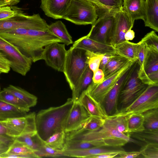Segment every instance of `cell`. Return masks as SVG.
<instances>
[{
  "mask_svg": "<svg viewBox=\"0 0 158 158\" xmlns=\"http://www.w3.org/2000/svg\"><path fill=\"white\" fill-rule=\"evenodd\" d=\"M0 36L34 63L43 60V53L47 46L56 42L62 43L48 30L19 28L1 31Z\"/></svg>",
  "mask_w": 158,
  "mask_h": 158,
  "instance_id": "cell-1",
  "label": "cell"
},
{
  "mask_svg": "<svg viewBox=\"0 0 158 158\" xmlns=\"http://www.w3.org/2000/svg\"><path fill=\"white\" fill-rule=\"evenodd\" d=\"M73 102L72 98H69L61 105L41 110L36 114L37 132L43 141L56 132L64 131Z\"/></svg>",
  "mask_w": 158,
  "mask_h": 158,
  "instance_id": "cell-2",
  "label": "cell"
},
{
  "mask_svg": "<svg viewBox=\"0 0 158 158\" xmlns=\"http://www.w3.org/2000/svg\"><path fill=\"white\" fill-rule=\"evenodd\" d=\"M84 140L93 142L96 147L118 148L129 142L139 144V142L129 135L121 133L109 124L105 123L99 129L92 131L66 133V140Z\"/></svg>",
  "mask_w": 158,
  "mask_h": 158,
  "instance_id": "cell-3",
  "label": "cell"
},
{
  "mask_svg": "<svg viewBox=\"0 0 158 158\" xmlns=\"http://www.w3.org/2000/svg\"><path fill=\"white\" fill-rule=\"evenodd\" d=\"M139 69L137 60L131 66L121 89L118 102V112L131 105L148 86L139 78Z\"/></svg>",
  "mask_w": 158,
  "mask_h": 158,
  "instance_id": "cell-4",
  "label": "cell"
},
{
  "mask_svg": "<svg viewBox=\"0 0 158 158\" xmlns=\"http://www.w3.org/2000/svg\"><path fill=\"white\" fill-rule=\"evenodd\" d=\"M85 52L73 46L67 50L63 73L72 91L89 66L86 62Z\"/></svg>",
  "mask_w": 158,
  "mask_h": 158,
  "instance_id": "cell-5",
  "label": "cell"
},
{
  "mask_svg": "<svg viewBox=\"0 0 158 158\" xmlns=\"http://www.w3.org/2000/svg\"><path fill=\"white\" fill-rule=\"evenodd\" d=\"M48 25L39 14L26 15L17 8L14 16L0 20V32L19 28L47 31Z\"/></svg>",
  "mask_w": 158,
  "mask_h": 158,
  "instance_id": "cell-6",
  "label": "cell"
},
{
  "mask_svg": "<svg viewBox=\"0 0 158 158\" xmlns=\"http://www.w3.org/2000/svg\"><path fill=\"white\" fill-rule=\"evenodd\" d=\"M98 17L97 9L86 0H72L62 19L78 25L93 24Z\"/></svg>",
  "mask_w": 158,
  "mask_h": 158,
  "instance_id": "cell-7",
  "label": "cell"
},
{
  "mask_svg": "<svg viewBox=\"0 0 158 158\" xmlns=\"http://www.w3.org/2000/svg\"><path fill=\"white\" fill-rule=\"evenodd\" d=\"M0 52L9 61L10 68L23 76L30 70L32 60L22 54L17 48L0 36Z\"/></svg>",
  "mask_w": 158,
  "mask_h": 158,
  "instance_id": "cell-8",
  "label": "cell"
},
{
  "mask_svg": "<svg viewBox=\"0 0 158 158\" xmlns=\"http://www.w3.org/2000/svg\"><path fill=\"white\" fill-rule=\"evenodd\" d=\"M156 108H158V85H150L131 105L117 114H142Z\"/></svg>",
  "mask_w": 158,
  "mask_h": 158,
  "instance_id": "cell-9",
  "label": "cell"
},
{
  "mask_svg": "<svg viewBox=\"0 0 158 158\" xmlns=\"http://www.w3.org/2000/svg\"><path fill=\"white\" fill-rule=\"evenodd\" d=\"M36 114L32 112L0 121L6 128L9 137L15 138L24 135L37 132Z\"/></svg>",
  "mask_w": 158,
  "mask_h": 158,
  "instance_id": "cell-10",
  "label": "cell"
},
{
  "mask_svg": "<svg viewBox=\"0 0 158 158\" xmlns=\"http://www.w3.org/2000/svg\"><path fill=\"white\" fill-rule=\"evenodd\" d=\"M115 11L109 10L98 16L87 34L89 38L110 44L109 38L114 22Z\"/></svg>",
  "mask_w": 158,
  "mask_h": 158,
  "instance_id": "cell-11",
  "label": "cell"
},
{
  "mask_svg": "<svg viewBox=\"0 0 158 158\" xmlns=\"http://www.w3.org/2000/svg\"><path fill=\"white\" fill-rule=\"evenodd\" d=\"M133 62H130L120 70L101 83L96 84L92 82L86 91L91 97L102 106L107 94L122 75L130 68Z\"/></svg>",
  "mask_w": 158,
  "mask_h": 158,
  "instance_id": "cell-12",
  "label": "cell"
},
{
  "mask_svg": "<svg viewBox=\"0 0 158 158\" xmlns=\"http://www.w3.org/2000/svg\"><path fill=\"white\" fill-rule=\"evenodd\" d=\"M63 43L56 42L50 44L44 49L43 60L47 65L54 69L63 72L67 50Z\"/></svg>",
  "mask_w": 158,
  "mask_h": 158,
  "instance_id": "cell-13",
  "label": "cell"
},
{
  "mask_svg": "<svg viewBox=\"0 0 158 158\" xmlns=\"http://www.w3.org/2000/svg\"><path fill=\"white\" fill-rule=\"evenodd\" d=\"M114 16V22L109 38V44L114 47L126 40L125 34L132 28L134 24L122 8L115 11Z\"/></svg>",
  "mask_w": 158,
  "mask_h": 158,
  "instance_id": "cell-14",
  "label": "cell"
},
{
  "mask_svg": "<svg viewBox=\"0 0 158 158\" xmlns=\"http://www.w3.org/2000/svg\"><path fill=\"white\" fill-rule=\"evenodd\" d=\"M90 116L78 100L74 102L66 120L64 132L67 133L76 130Z\"/></svg>",
  "mask_w": 158,
  "mask_h": 158,
  "instance_id": "cell-15",
  "label": "cell"
},
{
  "mask_svg": "<svg viewBox=\"0 0 158 158\" xmlns=\"http://www.w3.org/2000/svg\"><path fill=\"white\" fill-rule=\"evenodd\" d=\"M72 0H41L40 7L47 16L54 19H63Z\"/></svg>",
  "mask_w": 158,
  "mask_h": 158,
  "instance_id": "cell-16",
  "label": "cell"
},
{
  "mask_svg": "<svg viewBox=\"0 0 158 158\" xmlns=\"http://www.w3.org/2000/svg\"><path fill=\"white\" fill-rule=\"evenodd\" d=\"M130 68L120 77L104 100L102 106L108 116L115 115L118 112V96L122 86L128 75Z\"/></svg>",
  "mask_w": 158,
  "mask_h": 158,
  "instance_id": "cell-17",
  "label": "cell"
},
{
  "mask_svg": "<svg viewBox=\"0 0 158 158\" xmlns=\"http://www.w3.org/2000/svg\"><path fill=\"white\" fill-rule=\"evenodd\" d=\"M73 46L85 51L103 54L116 53L111 45L103 44L89 38L88 35L75 41Z\"/></svg>",
  "mask_w": 158,
  "mask_h": 158,
  "instance_id": "cell-18",
  "label": "cell"
},
{
  "mask_svg": "<svg viewBox=\"0 0 158 158\" xmlns=\"http://www.w3.org/2000/svg\"><path fill=\"white\" fill-rule=\"evenodd\" d=\"M90 116L105 119L108 116L103 106L91 97L85 90L77 100Z\"/></svg>",
  "mask_w": 158,
  "mask_h": 158,
  "instance_id": "cell-19",
  "label": "cell"
},
{
  "mask_svg": "<svg viewBox=\"0 0 158 158\" xmlns=\"http://www.w3.org/2000/svg\"><path fill=\"white\" fill-rule=\"evenodd\" d=\"M122 9L126 13L132 22L142 19L145 17V0H123Z\"/></svg>",
  "mask_w": 158,
  "mask_h": 158,
  "instance_id": "cell-20",
  "label": "cell"
},
{
  "mask_svg": "<svg viewBox=\"0 0 158 158\" xmlns=\"http://www.w3.org/2000/svg\"><path fill=\"white\" fill-rule=\"evenodd\" d=\"M145 26L158 32V0H145Z\"/></svg>",
  "mask_w": 158,
  "mask_h": 158,
  "instance_id": "cell-21",
  "label": "cell"
},
{
  "mask_svg": "<svg viewBox=\"0 0 158 158\" xmlns=\"http://www.w3.org/2000/svg\"><path fill=\"white\" fill-rule=\"evenodd\" d=\"M157 71H158V52L148 50L143 67L142 69H139L138 77L144 83L148 75Z\"/></svg>",
  "mask_w": 158,
  "mask_h": 158,
  "instance_id": "cell-22",
  "label": "cell"
},
{
  "mask_svg": "<svg viewBox=\"0 0 158 158\" xmlns=\"http://www.w3.org/2000/svg\"><path fill=\"white\" fill-rule=\"evenodd\" d=\"M103 147H94L82 150H69L63 151L64 156L78 158H91L93 156L107 152L120 151L123 149H110Z\"/></svg>",
  "mask_w": 158,
  "mask_h": 158,
  "instance_id": "cell-23",
  "label": "cell"
},
{
  "mask_svg": "<svg viewBox=\"0 0 158 158\" xmlns=\"http://www.w3.org/2000/svg\"><path fill=\"white\" fill-rule=\"evenodd\" d=\"M3 89L13 94L30 108L34 106L37 104V98L20 87L10 85Z\"/></svg>",
  "mask_w": 158,
  "mask_h": 158,
  "instance_id": "cell-24",
  "label": "cell"
},
{
  "mask_svg": "<svg viewBox=\"0 0 158 158\" xmlns=\"http://www.w3.org/2000/svg\"><path fill=\"white\" fill-rule=\"evenodd\" d=\"M48 31L60 40L65 45L73 44L72 37L61 21H57L49 25Z\"/></svg>",
  "mask_w": 158,
  "mask_h": 158,
  "instance_id": "cell-25",
  "label": "cell"
},
{
  "mask_svg": "<svg viewBox=\"0 0 158 158\" xmlns=\"http://www.w3.org/2000/svg\"><path fill=\"white\" fill-rule=\"evenodd\" d=\"M138 43L125 40L115 45L114 47L116 53L130 61L134 62L137 60V52Z\"/></svg>",
  "mask_w": 158,
  "mask_h": 158,
  "instance_id": "cell-26",
  "label": "cell"
},
{
  "mask_svg": "<svg viewBox=\"0 0 158 158\" xmlns=\"http://www.w3.org/2000/svg\"><path fill=\"white\" fill-rule=\"evenodd\" d=\"M130 61L127 58L116 53L105 66L103 71L104 80L116 73Z\"/></svg>",
  "mask_w": 158,
  "mask_h": 158,
  "instance_id": "cell-27",
  "label": "cell"
},
{
  "mask_svg": "<svg viewBox=\"0 0 158 158\" xmlns=\"http://www.w3.org/2000/svg\"><path fill=\"white\" fill-rule=\"evenodd\" d=\"M93 75V72L88 66L75 88L72 90V98L73 102L77 101L82 93L86 90L92 83Z\"/></svg>",
  "mask_w": 158,
  "mask_h": 158,
  "instance_id": "cell-28",
  "label": "cell"
},
{
  "mask_svg": "<svg viewBox=\"0 0 158 158\" xmlns=\"http://www.w3.org/2000/svg\"><path fill=\"white\" fill-rule=\"evenodd\" d=\"M14 139L25 144L34 152L38 151L44 144L37 132L24 135Z\"/></svg>",
  "mask_w": 158,
  "mask_h": 158,
  "instance_id": "cell-29",
  "label": "cell"
},
{
  "mask_svg": "<svg viewBox=\"0 0 158 158\" xmlns=\"http://www.w3.org/2000/svg\"><path fill=\"white\" fill-rule=\"evenodd\" d=\"M128 117V115L117 114L108 116L105 121L119 132L130 136L127 129Z\"/></svg>",
  "mask_w": 158,
  "mask_h": 158,
  "instance_id": "cell-30",
  "label": "cell"
},
{
  "mask_svg": "<svg viewBox=\"0 0 158 158\" xmlns=\"http://www.w3.org/2000/svg\"><path fill=\"white\" fill-rule=\"evenodd\" d=\"M27 113L0 99V121L23 116Z\"/></svg>",
  "mask_w": 158,
  "mask_h": 158,
  "instance_id": "cell-31",
  "label": "cell"
},
{
  "mask_svg": "<svg viewBox=\"0 0 158 158\" xmlns=\"http://www.w3.org/2000/svg\"><path fill=\"white\" fill-rule=\"evenodd\" d=\"M0 99L26 113L30 110L25 103L13 94L4 89L0 91Z\"/></svg>",
  "mask_w": 158,
  "mask_h": 158,
  "instance_id": "cell-32",
  "label": "cell"
},
{
  "mask_svg": "<svg viewBox=\"0 0 158 158\" xmlns=\"http://www.w3.org/2000/svg\"><path fill=\"white\" fill-rule=\"evenodd\" d=\"M129 136L144 144L158 143V130L144 129L138 132L130 133Z\"/></svg>",
  "mask_w": 158,
  "mask_h": 158,
  "instance_id": "cell-33",
  "label": "cell"
},
{
  "mask_svg": "<svg viewBox=\"0 0 158 158\" xmlns=\"http://www.w3.org/2000/svg\"><path fill=\"white\" fill-rule=\"evenodd\" d=\"M142 114L145 129L158 130V108L149 110Z\"/></svg>",
  "mask_w": 158,
  "mask_h": 158,
  "instance_id": "cell-34",
  "label": "cell"
},
{
  "mask_svg": "<svg viewBox=\"0 0 158 158\" xmlns=\"http://www.w3.org/2000/svg\"><path fill=\"white\" fill-rule=\"evenodd\" d=\"M143 116L141 113H133L128 115L127 129L128 133L138 132L145 129Z\"/></svg>",
  "mask_w": 158,
  "mask_h": 158,
  "instance_id": "cell-35",
  "label": "cell"
},
{
  "mask_svg": "<svg viewBox=\"0 0 158 158\" xmlns=\"http://www.w3.org/2000/svg\"><path fill=\"white\" fill-rule=\"evenodd\" d=\"M104 123L105 119L90 116L77 129L72 131L80 132L95 131L102 127Z\"/></svg>",
  "mask_w": 158,
  "mask_h": 158,
  "instance_id": "cell-36",
  "label": "cell"
},
{
  "mask_svg": "<svg viewBox=\"0 0 158 158\" xmlns=\"http://www.w3.org/2000/svg\"><path fill=\"white\" fill-rule=\"evenodd\" d=\"M66 140V133L64 131L56 132L44 142L45 144L55 149L63 151Z\"/></svg>",
  "mask_w": 158,
  "mask_h": 158,
  "instance_id": "cell-37",
  "label": "cell"
},
{
  "mask_svg": "<svg viewBox=\"0 0 158 158\" xmlns=\"http://www.w3.org/2000/svg\"><path fill=\"white\" fill-rule=\"evenodd\" d=\"M140 41L145 44L148 50L158 52V36L155 31L147 34Z\"/></svg>",
  "mask_w": 158,
  "mask_h": 158,
  "instance_id": "cell-38",
  "label": "cell"
},
{
  "mask_svg": "<svg viewBox=\"0 0 158 158\" xmlns=\"http://www.w3.org/2000/svg\"><path fill=\"white\" fill-rule=\"evenodd\" d=\"M86 62L93 73L99 69L100 64L104 54L86 51Z\"/></svg>",
  "mask_w": 158,
  "mask_h": 158,
  "instance_id": "cell-39",
  "label": "cell"
},
{
  "mask_svg": "<svg viewBox=\"0 0 158 158\" xmlns=\"http://www.w3.org/2000/svg\"><path fill=\"white\" fill-rule=\"evenodd\" d=\"M34 152L25 144L14 139L13 143L9 147L5 154L22 155L31 153Z\"/></svg>",
  "mask_w": 158,
  "mask_h": 158,
  "instance_id": "cell-40",
  "label": "cell"
},
{
  "mask_svg": "<svg viewBox=\"0 0 158 158\" xmlns=\"http://www.w3.org/2000/svg\"><path fill=\"white\" fill-rule=\"evenodd\" d=\"M139 152L145 158H158V143L145 144L142 146Z\"/></svg>",
  "mask_w": 158,
  "mask_h": 158,
  "instance_id": "cell-41",
  "label": "cell"
},
{
  "mask_svg": "<svg viewBox=\"0 0 158 158\" xmlns=\"http://www.w3.org/2000/svg\"><path fill=\"white\" fill-rule=\"evenodd\" d=\"M39 158L42 157H56L64 156L63 151L53 149L45 144L36 152H34Z\"/></svg>",
  "mask_w": 158,
  "mask_h": 158,
  "instance_id": "cell-42",
  "label": "cell"
},
{
  "mask_svg": "<svg viewBox=\"0 0 158 158\" xmlns=\"http://www.w3.org/2000/svg\"><path fill=\"white\" fill-rule=\"evenodd\" d=\"M138 43L137 58L139 65V70H140L143 67L147 58L148 50L144 44L140 41Z\"/></svg>",
  "mask_w": 158,
  "mask_h": 158,
  "instance_id": "cell-43",
  "label": "cell"
},
{
  "mask_svg": "<svg viewBox=\"0 0 158 158\" xmlns=\"http://www.w3.org/2000/svg\"><path fill=\"white\" fill-rule=\"evenodd\" d=\"M110 10H118L122 9L123 0H98Z\"/></svg>",
  "mask_w": 158,
  "mask_h": 158,
  "instance_id": "cell-44",
  "label": "cell"
},
{
  "mask_svg": "<svg viewBox=\"0 0 158 158\" xmlns=\"http://www.w3.org/2000/svg\"><path fill=\"white\" fill-rule=\"evenodd\" d=\"M17 9H13L9 6L0 7V20L14 16L16 14Z\"/></svg>",
  "mask_w": 158,
  "mask_h": 158,
  "instance_id": "cell-45",
  "label": "cell"
},
{
  "mask_svg": "<svg viewBox=\"0 0 158 158\" xmlns=\"http://www.w3.org/2000/svg\"><path fill=\"white\" fill-rule=\"evenodd\" d=\"M9 62L5 55L0 52V72L1 73H8L10 70Z\"/></svg>",
  "mask_w": 158,
  "mask_h": 158,
  "instance_id": "cell-46",
  "label": "cell"
},
{
  "mask_svg": "<svg viewBox=\"0 0 158 158\" xmlns=\"http://www.w3.org/2000/svg\"><path fill=\"white\" fill-rule=\"evenodd\" d=\"M104 79V74L103 71L99 69L93 73L92 78L93 82L94 83L98 84L102 82Z\"/></svg>",
  "mask_w": 158,
  "mask_h": 158,
  "instance_id": "cell-47",
  "label": "cell"
},
{
  "mask_svg": "<svg viewBox=\"0 0 158 158\" xmlns=\"http://www.w3.org/2000/svg\"><path fill=\"white\" fill-rule=\"evenodd\" d=\"M125 151L124 149L114 152H111L103 153L93 156L91 158H111L115 157L119 153Z\"/></svg>",
  "mask_w": 158,
  "mask_h": 158,
  "instance_id": "cell-48",
  "label": "cell"
},
{
  "mask_svg": "<svg viewBox=\"0 0 158 158\" xmlns=\"http://www.w3.org/2000/svg\"><path fill=\"white\" fill-rule=\"evenodd\" d=\"M93 4L96 7L98 16L106 11L110 10L105 6L101 3L98 0H86Z\"/></svg>",
  "mask_w": 158,
  "mask_h": 158,
  "instance_id": "cell-49",
  "label": "cell"
},
{
  "mask_svg": "<svg viewBox=\"0 0 158 158\" xmlns=\"http://www.w3.org/2000/svg\"><path fill=\"white\" fill-rule=\"evenodd\" d=\"M140 155L139 151L126 152L124 151L119 153L117 156L116 157L120 158H136L138 157Z\"/></svg>",
  "mask_w": 158,
  "mask_h": 158,
  "instance_id": "cell-50",
  "label": "cell"
},
{
  "mask_svg": "<svg viewBox=\"0 0 158 158\" xmlns=\"http://www.w3.org/2000/svg\"><path fill=\"white\" fill-rule=\"evenodd\" d=\"M116 54V53L107 54H104L101 61L99 66V69H102L103 71L106 65Z\"/></svg>",
  "mask_w": 158,
  "mask_h": 158,
  "instance_id": "cell-51",
  "label": "cell"
},
{
  "mask_svg": "<svg viewBox=\"0 0 158 158\" xmlns=\"http://www.w3.org/2000/svg\"><path fill=\"white\" fill-rule=\"evenodd\" d=\"M14 139L0 136V142L6 144L10 147L13 143Z\"/></svg>",
  "mask_w": 158,
  "mask_h": 158,
  "instance_id": "cell-52",
  "label": "cell"
},
{
  "mask_svg": "<svg viewBox=\"0 0 158 158\" xmlns=\"http://www.w3.org/2000/svg\"><path fill=\"white\" fill-rule=\"evenodd\" d=\"M135 37V33L131 29L128 30L126 32L124 35L125 39L127 41L132 40Z\"/></svg>",
  "mask_w": 158,
  "mask_h": 158,
  "instance_id": "cell-53",
  "label": "cell"
},
{
  "mask_svg": "<svg viewBox=\"0 0 158 158\" xmlns=\"http://www.w3.org/2000/svg\"><path fill=\"white\" fill-rule=\"evenodd\" d=\"M0 136L5 137H10L9 136L8 132L6 128L0 121Z\"/></svg>",
  "mask_w": 158,
  "mask_h": 158,
  "instance_id": "cell-54",
  "label": "cell"
},
{
  "mask_svg": "<svg viewBox=\"0 0 158 158\" xmlns=\"http://www.w3.org/2000/svg\"><path fill=\"white\" fill-rule=\"evenodd\" d=\"M9 148L6 144L0 142V158L6 153Z\"/></svg>",
  "mask_w": 158,
  "mask_h": 158,
  "instance_id": "cell-55",
  "label": "cell"
},
{
  "mask_svg": "<svg viewBox=\"0 0 158 158\" xmlns=\"http://www.w3.org/2000/svg\"><path fill=\"white\" fill-rule=\"evenodd\" d=\"M7 6H12L18 4L20 0H5Z\"/></svg>",
  "mask_w": 158,
  "mask_h": 158,
  "instance_id": "cell-56",
  "label": "cell"
},
{
  "mask_svg": "<svg viewBox=\"0 0 158 158\" xmlns=\"http://www.w3.org/2000/svg\"><path fill=\"white\" fill-rule=\"evenodd\" d=\"M7 6L5 0H0V7Z\"/></svg>",
  "mask_w": 158,
  "mask_h": 158,
  "instance_id": "cell-57",
  "label": "cell"
},
{
  "mask_svg": "<svg viewBox=\"0 0 158 158\" xmlns=\"http://www.w3.org/2000/svg\"><path fill=\"white\" fill-rule=\"evenodd\" d=\"M1 73L0 72V74H1Z\"/></svg>",
  "mask_w": 158,
  "mask_h": 158,
  "instance_id": "cell-58",
  "label": "cell"
},
{
  "mask_svg": "<svg viewBox=\"0 0 158 158\" xmlns=\"http://www.w3.org/2000/svg\"><path fill=\"white\" fill-rule=\"evenodd\" d=\"M0 89H1V87H0Z\"/></svg>",
  "mask_w": 158,
  "mask_h": 158,
  "instance_id": "cell-59",
  "label": "cell"
}]
</instances>
